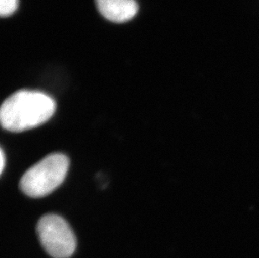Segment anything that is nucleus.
I'll return each mask as SVG.
<instances>
[{
    "label": "nucleus",
    "instance_id": "5",
    "mask_svg": "<svg viewBox=\"0 0 259 258\" xmlns=\"http://www.w3.org/2000/svg\"><path fill=\"white\" fill-rule=\"evenodd\" d=\"M19 6V0H0V15L8 17L16 11Z\"/></svg>",
    "mask_w": 259,
    "mask_h": 258
},
{
    "label": "nucleus",
    "instance_id": "3",
    "mask_svg": "<svg viewBox=\"0 0 259 258\" xmlns=\"http://www.w3.org/2000/svg\"><path fill=\"white\" fill-rule=\"evenodd\" d=\"M36 232L41 246L52 257L70 258L76 251L75 234L60 216L48 214L42 217Z\"/></svg>",
    "mask_w": 259,
    "mask_h": 258
},
{
    "label": "nucleus",
    "instance_id": "2",
    "mask_svg": "<svg viewBox=\"0 0 259 258\" xmlns=\"http://www.w3.org/2000/svg\"><path fill=\"white\" fill-rule=\"evenodd\" d=\"M68 157L52 154L29 168L20 180V190L32 198L44 197L62 184L68 172Z\"/></svg>",
    "mask_w": 259,
    "mask_h": 258
},
{
    "label": "nucleus",
    "instance_id": "6",
    "mask_svg": "<svg viewBox=\"0 0 259 258\" xmlns=\"http://www.w3.org/2000/svg\"><path fill=\"white\" fill-rule=\"evenodd\" d=\"M1 173H3V171H4V168H5V154H4V151H3V149H1Z\"/></svg>",
    "mask_w": 259,
    "mask_h": 258
},
{
    "label": "nucleus",
    "instance_id": "1",
    "mask_svg": "<svg viewBox=\"0 0 259 258\" xmlns=\"http://www.w3.org/2000/svg\"><path fill=\"white\" fill-rule=\"evenodd\" d=\"M56 102L46 93L22 90L10 96L0 109L3 128L20 133L39 127L56 112Z\"/></svg>",
    "mask_w": 259,
    "mask_h": 258
},
{
    "label": "nucleus",
    "instance_id": "4",
    "mask_svg": "<svg viewBox=\"0 0 259 258\" xmlns=\"http://www.w3.org/2000/svg\"><path fill=\"white\" fill-rule=\"evenodd\" d=\"M101 15L112 22L123 23L132 20L139 10L135 0H95Z\"/></svg>",
    "mask_w": 259,
    "mask_h": 258
}]
</instances>
